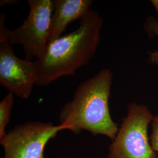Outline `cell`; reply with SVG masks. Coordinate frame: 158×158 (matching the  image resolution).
Returning a JSON list of instances; mask_svg holds the SVG:
<instances>
[{"label":"cell","instance_id":"cell-2","mask_svg":"<svg viewBox=\"0 0 158 158\" xmlns=\"http://www.w3.org/2000/svg\"><path fill=\"white\" fill-rule=\"evenodd\" d=\"M113 74L104 69L77 86L72 100L63 107L60 124H66L77 134L85 130L93 135H102L113 140L118 127L109 109Z\"/></svg>","mask_w":158,"mask_h":158},{"label":"cell","instance_id":"cell-7","mask_svg":"<svg viewBox=\"0 0 158 158\" xmlns=\"http://www.w3.org/2000/svg\"><path fill=\"white\" fill-rule=\"evenodd\" d=\"M92 0H53L49 44L62 36L68 25L80 19L90 11Z\"/></svg>","mask_w":158,"mask_h":158},{"label":"cell","instance_id":"cell-9","mask_svg":"<svg viewBox=\"0 0 158 158\" xmlns=\"http://www.w3.org/2000/svg\"><path fill=\"white\" fill-rule=\"evenodd\" d=\"M145 30L149 35L158 36V21L154 17H148L145 24ZM150 60L158 66V51H154L150 55Z\"/></svg>","mask_w":158,"mask_h":158},{"label":"cell","instance_id":"cell-3","mask_svg":"<svg viewBox=\"0 0 158 158\" xmlns=\"http://www.w3.org/2000/svg\"><path fill=\"white\" fill-rule=\"evenodd\" d=\"M28 15L21 25L9 30L4 25L5 15L0 17V40H6L12 45L23 47L27 60H36L45 54L49 45L53 0H28Z\"/></svg>","mask_w":158,"mask_h":158},{"label":"cell","instance_id":"cell-8","mask_svg":"<svg viewBox=\"0 0 158 158\" xmlns=\"http://www.w3.org/2000/svg\"><path fill=\"white\" fill-rule=\"evenodd\" d=\"M13 106V94L9 92L0 102V139L6 134V127L10 122Z\"/></svg>","mask_w":158,"mask_h":158},{"label":"cell","instance_id":"cell-4","mask_svg":"<svg viewBox=\"0 0 158 158\" xmlns=\"http://www.w3.org/2000/svg\"><path fill=\"white\" fill-rule=\"evenodd\" d=\"M154 116L148 107L131 102L109 148L108 158H157L148 137Z\"/></svg>","mask_w":158,"mask_h":158},{"label":"cell","instance_id":"cell-5","mask_svg":"<svg viewBox=\"0 0 158 158\" xmlns=\"http://www.w3.org/2000/svg\"><path fill=\"white\" fill-rule=\"evenodd\" d=\"M63 130H70L66 124L30 121L18 125L0 139L4 158H45L46 146Z\"/></svg>","mask_w":158,"mask_h":158},{"label":"cell","instance_id":"cell-11","mask_svg":"<svg viewBox=\"0 0 158 158\" xmlns=\"http://www.w3.org/2000/svg\"><path fill=\"white\" fill-rule=\"evenodd\" d=\"M17 1H12V0H10V1H8V0H1L0 1V6H4L6 4H12V2H16Z\"/></svg>","mask_w":158,"mask_h":158},{"label":"cell","instance_id":"cell-6","mask_svg":"<svg viewBox=\"0 0 158 158\" xmlns=\"http://www.w3.org/2000/svg\"><path fill=\"white\" fill-rule=\"evenodd\" d=\"M39 79L35 61L18 58L8 40H0V85L17 97L27 99Z\"/></svg>","mask_w":158,"mask_h":158},{"label":"cell","instance_id":"cell-12","mask_svg":"<svg viewBox=\"0 0 158 158\" xmlns=\"http://www.w3.org/2000/svg\"><path fill=\"white\" fill-rule=\"evenodd\" d=\"M150 2L152 4L158 15V0H151L150 1Z\"/></svg>","mask_w":158,"mask_h":158},{"label":"cell","instance_id":"cell-10","mask_svg":"<svg viewBox=\"0 0 158 158\" xmlns=\"http://www.w3.org/2000/svg\"><path fill=\"white\" fill-rule=\"evenodd\" d=\"M152 125V133L150 137V142L153 149L155 152H157L158 158V115L154 117Z\"/></svg>","mask_w":158,"mask_h":158},{"label":"cell","instance_id":"cell-1","mask_svg":"<svg viewBox=\"0 0 158 158\" xmlns=\"http://www.w3.org/2000/svg\"><path fill=\"white\" fill-rule=\"evenodd\" d=\"M102 18L90 10L80 19L79 28L51 42L45 54L35 60L40 72L36 85L45 86L64 76L73 75L87 64L100 41Z\"/></svg>","mask_w":158,"mask_h":158}]
</instances>
